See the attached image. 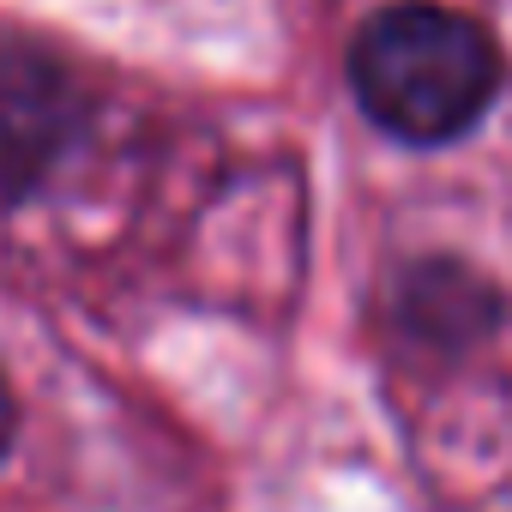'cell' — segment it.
Instances as JSON below:
<instances>
[{
  "label": "cell",
  "instance_id": "1",
  "mask_svg": "<svg viewBox=\"0 0 512 512\" xmlns=\"http://www.w3.org/2000/svg\"><path fill=\"white\" fill-rule=\"evenodd\" d=\"M506 85V55L482 19L440 0H392L350 43V91L362 115L404 145L470 133Z\"/></svg>",
  "mask_w": 512,
  "mask_h": 512
},
{
  "label": "cell",
  "instance_id": "4",
  "mask_svg": "<svg viewBox=\"0 0 512 512\" xmlns=\"http://www.w3.org/2000/svg\"><path fill=\"white\" fill-rule=\"evenodd\" d=\"M7 446H13V392L0 386V452H7Z\"/></svg>",
  "mask_w": 512,
  "mask_h": 512
},
{
  "label": "cell",
  "instance_id": "2",
  "mask_svg": "<svg viewBox=\"0 0 512 512\" xmlns=\"http://www.w3.org/2000/svg\"><path fill=\"white\" fill-rule=\"evenodd\" d=\"M79 73L31 37H0V205L31 199L85 133Z\"/></svg>",
  "mask_w": 512,
  "mask_h": 512
},
{
  "label": "cell",
  "instance_id": "3",
  "mask_svg": "<svg viewBox=\"0 0 512 512\" xmlns=\"http://www.w3.org/2000/svg\"><path fill=\"white\" fill-rule=\"evenodd\" d=\"M398 314L428 344H470L494 320V296H488V284H476L458 266H422V272L404 278Z\"/></svg>",
  "mask_w": 512,
  "mask_h": 512
}]
</instances>
